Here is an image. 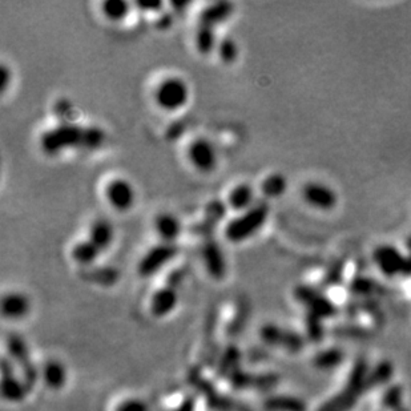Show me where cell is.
Returning a JSON list of instances; mask_svg holds the SVG:
<instances>
[{
	"instance_id": "obj_27",
	"label": "cell",
	"mask_w": 411,
	"mask_h": 411,
	"mask_svg": "<svg viewBox=\"0 0 411 411\" xmlns=\"http://www.w3.org/2000/svg\"><path fill=\"white\" fill-rule=\"evenodd\" d=\"M137 6L143 10V11H157L161 8L162 3L161 1H155V3H146V1H139Z\"/></svg>"
},
{
	"instance_id": "obj_26",
	"label": "cell",
	"mask_w": 411,
	"mask_h": 411,
	"mask_svg": "<svg viewBox=\"0 0 411 411\" xmlns=\"http://www.w3.org/2000/svg\"><path fill=\"white\" fill-rule=\"evenodd\" d=\"M172 23H173V18L171 14H161L160 18L157 19V21H156V26L160 30H166L172 26Z\"/></svg>"
},
{
	"instance_id": "obj_2",
	"label": "cell",
	"mask_w": 411,
	"mask_h": 411,
	"mask_svg": "<svg viewBox=\"0 0 411 411\" xmlns=\"http://www.w3.org/2000/svg\"><path fill=\"white\" fill-rule=\"evenodd\" d=\"M83 132L84 128L77 124L60 123L41 135L40 146L47 155H57L73 146H82Z\"/></svg>"
},
{
	"instance_id": "obj_22",
	"label": "cell",
	"mask_w": 411,
	"mask_h": 411,
	"mask_svg": "<svg viewBox=\"0 0 411 411\" xmlns=\"http://www.w3.org/2000/svg\"><path fill=\"white\" fill-rule=\"evenodd\" d=\"M103 142H104V132L99 126L84 128L83 142H82L83 148H86L88 151H93V149L99 148Z\"/></svg>"
},
{
	"instance_id": "obj_16",
	"label": "cell",
	"mask_w": 411,
	"mask_h": 411,
	"mask_svg": "<svg viewBox=\"0 0 411 411\" xmlns=\"http://www.w3.org/2000/svg\"><path fill=\"white\" fill-rule=\"evenodd\" d=\"M90 240L100 249L104 251L113 240V228L107 220H96L90 228Z\"/></svg>"
},
{
	"instance_id": "obj_11",
	"label": "cell",
	"mask_w": 411,
	"mask_h": 411,
	"mask_svg": "<svg viewBox=\"0 0 411 411\" xmlns=\"http://www.w3.org/2000/svg\"><path fill=\"white\" fill-rule=\"evenodd\" d=\"M1 312L4 318L20 320L24 318L30 312V300L27 296L19 291H10L3 296Z\"/></svg>"
},
{
	"instance_id": "obj_17",
	"label": "cell",
	"mask_w": 411,
	"mask_h": 411,
	"mask_svg": "<svg viewBox=\"0 0 411 411\" xmlns=\"http://www.w3.org/2000/svg\"><path fill=\"white\" fill-rule=\"evenodd\" d=\"M100 249L90 241L83 240L73 245L72 248V258L80 265H90L100 254Z\"/></svg>"
},
{
	"instance_id": "obj_23",
	"label": "cell",
	"mask_w": 411,
	"mask_h": 411,
	"mask_svg": "<svg viewBox=\"0 0 411 411\" xmlns=\"http://www.w3.org/2000/svg\"><path fill=\"white\" fill-rule=\"evenodd\" d=\"M112 411H148V406L142 398L128 395L126 398L119 399L113 405Z\"/></svg>"
},
{
	"instance_id": "obj_13",
	"label": "cell",
	"mask_w": 411,
	"mask_h": 411,
	"mask_svg": "<svg viewBox=\"0 0 411 411\" xmlns=\"http://www.w3.org/2000/svg\"><path fill=\"white\" fill-rule=\"evenodd\" d=\"M233 4L229 1H216L207 6L200 14V24L215 28L217 24L225 21L232 15Z\"/></svg>"
},
{
	"instance_id": "obj_25",
	"label": "cell",
	"mask_w": 411,
	"mask_h": 411,
	"mask_svg": "<svg viewBox=\"0 0 411 411\" xmlns=\"http://www.w3.org/2000/svg\"><path fill=\"white\" fill-rule=\"evenodd\" d=\"M207 213L209 216V218L218 220V218H221L222 216L225 215V208L220 201H212L211 205L208 207Z\"/></svg>"
},
{
	"instance_id": "obj_20",
	"label": "cell",
	"mask_w": 411,
	"mask_h": 411,
	"mask_svg": "<svg viewBox=\"0 0 411 411\" xmlns=\"http://www.w3.org/2000/svg\"><path fill=\"white\" fill-rule=\"evenodd\" d=\"M102 10L109 20L119 21L128 17L129 4L124 0H107L102 4Z\"/></svg>"
},
{
	"instance_id": "obj_14",
	"label": "cell",
	"mask_w": 411,
	"mask_h": 411,
	"mask_svg": "<svg viewBox=\"0 0 411 411\" xmlns=\"http://www.w3.org/2000/svg\"><path fill=\"white\" fill-rule=\"evenodd\" d=\"M155 229L161 237L162 242L175 244L181 233V222L172 213H161L155 220Z\"/></svg>"
},
{
	"instance_id": "obj_5",
	"label": "cell",
	"mask_w": 411,
	"mask_h": 411,
	"mask_svg": "<svg viewBox=\"0 0 411 411\" xmlns=\"http://www.w3.org/2000/svg\"><path fill=\"white\" fill-rule=\"evenodd\" d=\"M305 201L316 209L332 211L338 202L336 192L321 182H309L303 189Z\"/></svg>"
},
{
	"instance_id": "obj_3",
	"label": "cell",
	"mask_w": 411,
	"mask_h": 411,
	"mask_svg": "<svg viewBox=\"0 0 411 411\" xmlns=\"http://www.w3.org/2000/svg\"><path fill=\"white\" fill-rule=\"evenodd\" d=\"M189 97L187 83L180 77H166L157 86L155 100L165 111H176L182 107Z\"/></svg>"
},
{
	"instance_id": "obj_8",
	"label": "cell",
	"mask_w": 411,
	"mask_h": 411,
	"mask_svg": "<svg viewBox=\"0 0 411 411\" xmlns=\"http://www.w3.org/2000/svg\"><path fill=\"white\" fill-rule=\"evenodd\" d=\"M178 293L172 286H165L156 290L151 298L149 310L155 317H165L173 312L178 305Z\"/></svg>"
},
{
	"instance_id": "obj_10",
	"label": "cell",
	"mask_w": 411,
	"mask_h": 411,
	"mask_svg": "<svg viewBox=\"0 0 411 411\" xmlns=\"http://www.w3.org/2000/svg\"><path fill=\"white\" fill-rule=\"evenodd\" d=\"M374 261L383 273L396 274L406 269V260L393 247H381L374 253Z\"/></svg>"
},
{
	"instance_id": "obj_4",
	"label": "cell",
	"mask_w": 411,
	"mask_h": 411,
	"mask_svg": "<svg viewBox=\"0 0 411 411\" xmlns=\"http://www.w3.org/2000/svg\"><path fill=\"white\" fill-rule=\"evenodd\" d=\"M178 254V247L175 244L161 242L145 253L139 262V273L143 277H151L164 268Z\"/></svg>"
},
{
	"instance_id": "obj_21",
	"label": "cell",
	"mask_w": 411,
	"mask_h": 411,
	"mask_svg": "<svg viewBox=\"0 0 411 411\" xmlns=\"http://www.w3.org/2000/svg\"><path fill=\"white\" fill-rule=\"evenodd\" d=\"M217 52L224 63L231 64L238 56V46L231 37H224L218 40Z\"/></svg>"
},
{
	"instance_id": "obj_1",
	"label": "cell",
	"mask_w": 411,
	"mask_h": 411,
	"mask_svg": "<svg viewBox=\"0 0 411 411\" xmlns=\"http://www.w3.org/2000/svg\"><path fill=\"white\" fill-rule=\"evenodd\" d=\"M269 217V207L265 202H256L251 209L234 217L225 227V236L232 242H241L258 232Z\"/></svg>"
},
{
	"instance_id": "obj_9",
	"label": "cell",
	"mask_w": 411,
	"mask_h": 411,
	"mask_svg": "<svg viewBox=\"0 0 411 411\" xmlns=\"http://www.w3.org/2000/svg\"><path fill=\"white\" fill-rule=\"evenodd\" d=\"M202 256H204V262H205V267L209 271V274L217 280L224 278L225 273H227L225 257L222 254L220 245L216 242L215 240H209L204 244Z\"/></svg>"
},
{
	"instance_id": "obj_15",
	"label": "cell",
	"mask_w": 411,
	"mask_h": 411,
	"mask_svg": "<svg viewBox=\"0 0 411 411\" xmlns=\"http://www.w3.org/2000/svg\"><path fill=\"white\" fill-rule=\"evenodd\" d=\"M254 201V191L249 184H238L233 188L228 196L229 207L237 212H245L251 209Z\"/></svg>"
},
{
	"instance_id": "obj_7",
	"label": "cell",
	"mask_w": 411,
	"mask_h": 411,
	"mask_svg": "<svg viewBox=\"0 0 411 411\" xmlns=\"http://www.w3.org/2000/svg\"><path fill=\"white\" fill-rule=\"evenodd\" d=\"M188 156L191 162L201 172L213 171L217 162L215 146L207 139H197L189 145Z\"/></svg>"
},
{
	"instance_id": "obj_6",
	"label": "cell",
	"mask_w": 411,
	"mask_h": 411,
	"mask_svg": "<svg viewBox=\"0 0 411 411\" xmlns=\"http://www.w3.org/2000/svg\"><path fill=\"white\" fill-rule=\"evenodd\" d=\"M106 196L111 207L117 211H128L135 202L133 187L124 179L112 180L106 188Z\"/></svg>"
},
{
	"instance_id": "obj_19",
	"label": "cell",
	"mask_w": 411,
	"mask_h": 411,
	"mask_svg": "<svg viewBox=\"0 0 411 411\" xmlns=\"http://www.w3.org/2000/svg\"><path fill=\"white\" fill-rule=\"evenodd\" d=\"M287 181L281 173H271L261 184V191L264 196L277 198L285 193Z\"/></svg>"
},
{
	"instance_id": "obj_24",
	"label": "cell",
	"mask_w": 411,
	"mask_h": 411,
	"mask_svg": "<svg viewBox=\"0 0 411 411\" xmlns=\"http://www.w3.org/2000/svg\"><path fill=\"white\" fill-rule=\"evenodd\" d=\"M55 115L60 120V123H72L73 119V108L67 99L57 100L54 107Z\"/></svg>"
},
{
	"instance_id": "obj_28",
	"label": "cell",
	"mask_w": 411,
	"mask_h": 411,
	"mask_svg": "<svg viewBox=\"0 0 411 411\" xmlns=\"http://www.w3.org/2000/svg\"><path fill=\"white\" fill-rule=\"evenodd\" d=\"M10 71L6 66H1V75H0V84H1V90H4L8 86V82H10Z\"/></svg>"
},
{
	"instance_id": "obj_18",
	"label": "cell",
	"mask_w": 411,
	"mask_h": 411,
	"mask_svg": "<svg viewBox=\"0 0 411 411\" xmlns=\"http://www.w3.org/2000/svg\"><path fill=\"white\" fill-rule=\"evenodd\" d=\"M217 44L218 40L216 37L215 28L200 24L196 34L197 50L202 55L211 54L213 50H217Z\"/></svg>"
},
{
	"instance_id": "obj_12",
	"label": "cell",
	"mask_w": 411,
	"mask_h": 411,
	"mask_svg": "<svg viewBox=\"0 0 411 411\" xmlns=\"http://www.w3.org/2000/svg\"><path fill=\"white\" fill-rule=\"evenodd\" d=\"M40 376L44 385L51 390H60L67 383V369L59 359H47Z\"/></svg>"
}]
</instances>
